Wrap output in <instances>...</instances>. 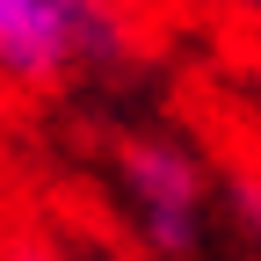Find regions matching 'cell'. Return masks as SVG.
I'll return each instance as SVG.
<instances>
[{
  "label": "cell",
  "mask_w": 261,
  "mask_h": 261,
  "mask_svg": "<svg viewBox=\"0 0 261 261\" xmlns=\"http://www.w3.org/2000/svg\"><path fill=\"white\" fill-rule=\"evenodd\" d=\"M116 196H123V218L138 232V247L160 261H189L211 232V174L181 138H152V130L123 138Z\"/></svg>",
  "instance_id": "obj_2"
},
{
  "label": "cell",
  "mask_w": 261,
  "mask_h": 261,
  "mask_svg": "<svg viewBox=\"0 0 261 261\" xmlns=\"http://www.w3.org/2000/svg\"><path fill=\"white\" fill-rule=\"evenodd\" d=\"M225 211H232V232L247 240V254H261V174H232L225 181Z\"/></svg>",
  "instance_id": "obj_3"
},
{
  "label": "cell",
  "mask_w": 261,
  "mask_h": 261,
  "mask_svg": "<svg viewBox=\"0 0 261 261\" xmlns=\"http://www.w3.org/2000/svg\"><path fill=\"white\" fill-rule=\"evenodd\" d=\"M8 261H65V254H58V247H44V240H15V247H8Z\"/></svg>",
  "instance_id": "obj_4"
},
{
  "label": "cell",
  "mask_w": 261,
  "mask_h": 261,
  "mask_svg": "<svg viewBox=\"0 0 261 261\" xmlns=\"http://www.w3.org/2000/svg\"><path fill=\"white\" fill-rule=\"evenodd\" d=\"M130 58V22L116 0H0V80L65 87L87 73H116Z\"/></svg>",
  "instance_id": "obj_1"
},
{
  "label": "cell",
  "mask_w": 261,
  "mask_h": 261,
  "mask_svg": "<svg viewBox=\"0 0 261 261\" xmlns=\"http://www.w3.org/2000/svg\"><path fill=\"white\" fill-rule=\"evenodd\" d=\"M225 15H240V22H261V0H218Z\"/></svg>",
  "instance_id": "obj_5"
}]
</instances>
